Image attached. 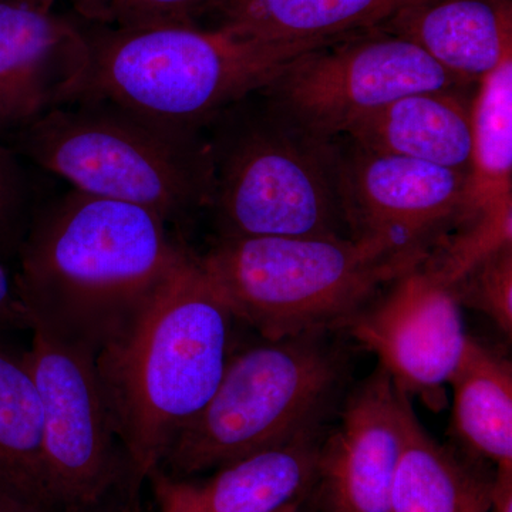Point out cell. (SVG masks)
Segmentation results:
<instances>
[{
  "mask_svg": "<svg viewBox=\"0 0 512 512\" xmlns=\"http://www.w3.org/2000/svg\"><path fill=\"white\" fill-rule=\"evenodd\" d=\"M190 255L160 215L72 188L37 205L16 286L32 330L96 356Z\"/></svg>",
  "mask_w": 512,
  "mask_h": 512,
  "instance_id": "6da1fadb",
  "label": "cell"
},
{
  "mask_svg": "<svg viewBox=\"0 0 512 512\" xmlns=\"http://www.w3.org/2000/svg\"><path fill=\"white\" fill-rule=\"evenodd\" d=\"M234 316L194 251L136 318L94 356L101 390L138 483L214 393Z\"/></svg>",
  "mask_w": 512,
  "mask_h": 512,
  "instance_id": "7a4b0ae2",
  "label": "cell"
},
{
  "mask_svg": "<svg viewBox=\"0 0 512 512\" xmlns=\"http://www.w3.org/2000/svg\"><path fill=\"white\" fill-rule=\"evenodd\" d=\"M82 30L86 67L66 104L107 103L190 133L264 90L299 56L342 39L264 42L198 25Z\"/></svg>",
  "mask_w": 512,
  "mask_h": 512,
  "instance_id": "3957f363",
  "label": "cell"
},
{
  "mask_svg": "<svg viewBox=\"0 0 512 512\" xmlns=\"http://www.w3.org/2000/svg\"><path fill=\"white\" fill-rule=\"evenodd\" d=\"M207 212L217 237H350L335 138L292 119L259 90L204 128Z\"/></svg>",
  "mask_w": 512,
  "mask_h": 512,
  "instance_id": "277c9868",
  "label": "cell"
},
{
  "mask_svg": "<svg viewBox=\"0 0 512 512\" xmlns=\"http://www.w3.org/2000/svg\"><path fill=\"white\" fill-rule=\"evenodd\" d=\"M194 255L232 316L264 340L342 332L424 262L375 239L343 237H215Z\"/></svg>",
  "mask_w": 512,
  "mask_h": 512,
  "instance_id": "5b68a950",
  "label": "cell"
},
{
  "mask_svg": "<svg viewBox=\"0 0 512 512\" xmlns=\"http://www.w3.org/2000/svg\"><path fill=\"white\" fill-rule=\"evenodd\" d=\"M338 330H318L229 356L214 393L178 431L158 470L192 478L256 451L328 429L348 383Z\"/></svg>",
  "mask_w": 512,
  "mask_h": 512,
  "instance_id": "8992f818",
  "label": "cell"
},
{
  "mask_svg": "<svg viewBox=\"0 0 512 512\" xmlns=\"http://www.w3.org/2000/svg\"><path fill=\"white\" fill-rule=\"evenodd\" d=\"M3 140L73 190L146 208L178 232L207 212L211 165L204 131L175 130L111 104L79 101Z\"/></svg>",
  "mask_w": 512,
  "mask_h": 512,
  "instance_id": "52a82bcc",
  "label": "cell"
},
{
  "mask_svg": "<svg viewBox=\"0 0 512 512\" xmlns=\"http://www.w3.org/2000/svg\"><path fill=\"white\" fill-rule=\"evenodd\" d=\"M43 407V466L55 512H101L141 494L92 353L32 330Z\"/></svg>",
  "mask_w": 512,
  "mask_h": 512,
  "instance_id": "ba28073f",
  "label": "cell"
},
{
  "mask_svg": "<svg viewBox=\"0 0 512 512\" xmlns=\"http://www.w3.org/2000/svg\"><path fill=\"white\" fill-rule=\"evenodd\" d=\"M473 84L447 72L410 40L376 28L299 56L261 92L309 130L336 138L409 94Z\"/></svg>",
  "mask_w": 512,
  "mask_h": 512,
  "instance_id": "9c48e42d",
  "label": "cell"
},
{
  "mask_svg": "<svg viewBox=\"0 0 512 512\" xmlns=\"http://www.w3.org/2000/svg\"><path fill=\"white\" fill-rule=\"evenodd\" d=\"M338 185L350 237L427 259L467 210L470 175L375 153L336 137Z\"/></svg>",
  "mask_w": 512,
  "mask_h": 512,
  "instance_id": "30bf717a",
  "label": "cell"
},
{
  "mask_svg": "<svg viewBox=\"0 0 512 512\" xmlns=\"http://www.w3.org/2000/svg\"><path fill=\"white\" fill-rule=\"evenodd\" d=\"M342 333L375 353L407 394H437L466 349L461 306L446 285L417 266L346 323Z\"/></svg>",
  "mask_w": 512,
  "mask_h": 512,
  "instance_id": "8fae6325",
  "label": "cell"
},
{
  "mask_svg": "<svg viewBox=\"0 0 512 512\" xmlns=\"http://www.w3.org/2000/svg\"><path fill=\"white\" fill-rule=\"evenodd\" d=\"M409 400L382 366L350 392L338 423L320 444L309 498L316 512H393V477Z\"/></svg>",
  "mask_w": 512,
  "mask_h": 512,
  "instance_id": "7c38bea8",
  "label": "cell"
},
{
  "mask_svg": "<svg viewBox=\"0 0 512 512\" xmlns=\"http://www.w3.org/2000/svg\"><path fill=\"white\" fill-rule=\"evenodd\" d=\"M86 60L82 28L52 12L0 0V137L66 104Z\"/></svg>",
  "mask_w": 512,
  "mask_h": 512,
  "instance_id": "4fadbf2b",
  "label": "cell"
},
{
  "mask_svg": "<svg viewBox=\"0 0 512 512\" xmlns=\"http://www.w3.org/2000/svg\"><path fill=\"white\" fill-rule=\"evenodd\" d=\"M312 431L225 464L204 481L154 471L158 512H286L308 503L326 431Z\"/></svg>",
  "mask_w": 512,
  "mask_h": 512,
  "instance_id": "5bb4252c",
  "label": "cell"
},
{
  "mask_svg": "<svg viewBox=\"0 0 512 512\" xmlns=\"http://www.w3.org/2000/svg\"><path fill=\"white\" fill-rule=\"evenodd\" d=\"M379 29L410 40L447 72L477 84L512 56V0H420Z\"/></svg>",
  "mask_w": 512,
  "mask_h": 512,
  "instance_id": "9a60e30c",
  "label": "cell"
},
{
  "mask_svg": "<svg viewBox=\"0 0 512 512\" xmlns=\"http://www.w3.org/2000/svg\"><path fill=\"white\" fill-rule=\"evenodd\" d=\"M466 89L409 94L356 121L339 137L393 156L471 173L473 130Z\"/></svg>",
  "mask_w": 512,
  "mask_h": 512,
  "instance_id": "2e32d148",
  "label": "cell"
},
{
  "mask_svg": "<svg viewBox=\"0 0 512 512\" xmlns=\"http://www.w3.org/2000/svg\"><path fill=\"white\" fill-rule=\"evenodd\" d=\"M494 481L495 473L434 440L409 400L394 470L393 512H490Z\"/></svg>",
  "mask_w": 512,
  "mask_h": 512,
  "instance_id": "e0dca14e",
  "label": "cell"
},
{
  "mask_svg": "<svg viewBox=\"0 0 512 512\" xmlns=\"http://www.w3.org/2000/svg\"><path fill=\"white\" fill-rule=\"evenodd\" d=\"M420 0H215L217 26L264 42L339 39L376 29Z\"/></svg>",
  "mask_w": 512,
  "mask_h": 512,
  "instance_id": "ac0fdd59",
  "label": "cell"
},
{
  "mask_svg": "<svg viewBox=\"0 0 512 512\" xmlns=\"http://www.w3.org/2000/svg\"><path fill=\"white\" fill-rule=\"evenodd\" d=\"M0 328V480L42 512L53 511L43 466V407L30 349Z\"/></svg>",
  "mask_w": 512,
  "mask_h": 512,
  "instance_id": "d6986e66",
  "label": "cell"
},
{
  "mask_svg": "<svg viewBox=\"0 0 512 512\" xmlns=\"http://www.w3.org/2000/svg\"><path fill=\"white\" fill-rule=\"evenodd\" d=\"M448 384L453 389L451 431L457 440L495 468H512L510 360L468 336Z\"/></svg>",
  "mask_w": 512,
  "mask_h": 512,
  "instance_id": "ffe728a7",
  "label": "cell"
},
{
  "mask_svg": "<svg viewBox=\"0 0 512 512\" xmlns=\"http://www.w3.org/2000/svg\"><path fill=\"white\" fill-rule=\"evenodd\" d=\"M471 130L468 210H512V56L478 80Z\"/></svg>",
  "mask_w": 512,
  "mask_h": 512,
  "instance_id": "44dd1931",
  "label": "cell"
},
{
  "mask_svg": "<svg viewBox=\"0 0 512 512\" xmlns=\"http://www.w3.org/2000/svg\"><path fill=\"white\" fill-rule=\"evenodd\" d=\"M460 306L483 313L512 335V244L491 252L447 286Z\"/></svg>",
  "mask_w": 512,
  "mask_h": 512,
  "instance_id": "7402d4cb",
  "label": "cell"
},
{
  "mask_svg": "<svg viewBox=\"0 0 512 512\" xmlns=\"http://www.w3.org/2000/svg\"><path fill=\"white\" fill-rule=\"evenodd\" d=\"M215 0H70L80 18L113 29L197 25Z\"/></svg>",
  "mask_w": 512,
  "mask_h": 512,
  "instance_id": "603a6c76",
  "label": "cell"
},
{
  "mask_svg": "<svg viewBox=\"0 0 512 512\" xmlns=\"http://www.w3.org/2000/svg\"><path fill=\"white\" fill-rule=\"evenodd\" d=\"M36 208L20 157L0 137V261L16 259Z\"/></svg>",
  "mask_w": 512,
  "mask_h": 512,
  "instance_id": "cb8c5ba5",
  "label": "cell"
},
{
  "mask_svg": "<svg viewBox=\"0 0 512 512\" xmlns=\"http://www.w3.org/2000/svg\"><path fill=\"white\" fill-rule=\"evenodd\" d=\"M0 328L10 332H32L33 328L32 318L19 296L15 272L3 261H0Z\"/></svg>",
  "mask_w": 512,
  "mask_h": 512,
  "instance_id": "d4e9b609",
  "label": "cell"
},
{
  "mask_svg": "<svg viewBox=\"0 0 512 512\" xmlns=\"http://www.w3.org/2000/svg\"><path fill=\"white\" fill-rule=\"evenodd\" d=\"M491 512H512V468H495Z\"/></svg>",
  "mask_w": 512,
  "mask_h": 512,
  "instance_id": "484cf974",
  "label": "cell"
},
{
  "mask_svg": "<svg viewBox=\"0 0 512 512\" xmlns=\"http://www.w3.org/2000/svg\"><path fill=\"white\" fill-rule=\"evenodd\" d=\"M0 512H42L0 480Z\"/></svg>",
  "mask_w": 512,
  "mask_h": 512,
  "instance_id": "4316f807",
  "label": "cell"
},
{
  "mask_svg": "<svg viewBox=\"0 0 512 512\" xmlns=\"http://www.w3.org/2000/svg\"><path fill=\"white\" fill-rule=\"evenodd\" d=\"M101 512H143V505H141V495L127 498V500L113 505V507H110L109 510H104Z\"/></svg>",
  "mask_w": 512,
  "mask_h": 512,
  "instance_id": "83f0119b",
  "label": "cell"
},
{
  "mask_svg": "<svg viewBox=\"0 0 512 512\" xmlns=\"http://www.w3.org/2000/svg\"><path fill=\"white\" fill-rule=\"evenodd\" d=\"M16 2L25 3L30 8L42 10V12H52L56 0H16Z\"/></svg>",
  "mask_w": 512,
  "mask_h": 512,
  "instance_id": "f1b7e54d",
  "label": "cell"
},
{
  "mask_svg": "<svg viewBox=\"0 0 512 512\" xmlns=\"http://www.w3.org/2000/svg\"><path fill=\"white\" fill-rule=\"evenodd\" d=\"M301 512H316V511H315V508L312 507V504L309 503V501H308V503L303 505Z\"/></svg>",
  "mask_w": 512,
  "mask_h": 512,
  "instance_id": "f546056e",
  "label": "cell"
},
{
  "mask_svg": "<svg viewBox=\"0 0 512 512\" xmlns=\"http://www.w3.org/2000/svg\"><path fill=\"white\" fill-rule=\"evenodd\" d=\"M303 507L301 508H295V510H289V511H286V512H301Z\"/></svg>",
  "mask_w": 512,
  "mask_h": 512,
  "instance_id": "4dcf8cb0",
  "label": "cell"
}]
</instances>
